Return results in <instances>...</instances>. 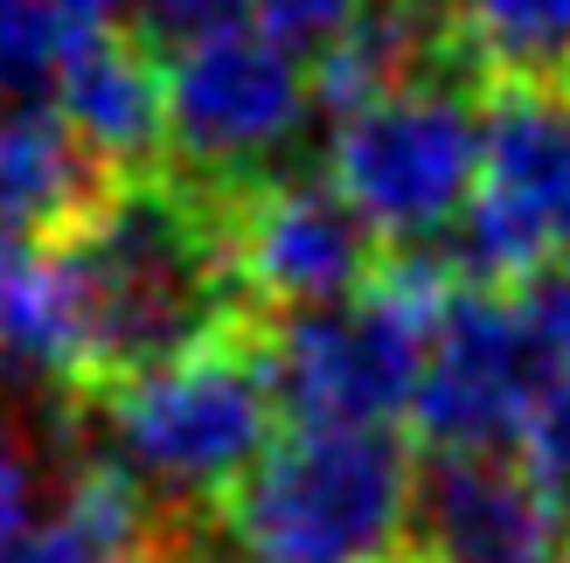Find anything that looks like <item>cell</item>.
<instances>
[{"label":"cell","mask_w":570,"mask_h":563,"mask_svg":"<svg viewBox=\"0 0 570 563\" xmlns=\"http://www.w3.org/2000/svg\"><path fill=\"white\" fill-rule=\"evenodd\" d=\"M313 83L306 63L265 42L258 28H230L181 56H167V154L160 167L188 188L230 195L306 175L299 154L313 139Z\"/></svg>","instance_id":"cell-6"},{"label":"cell","mask_w":570,"mask_h":563,"mask_svg":"<svg viewBox=\"0 0 570 563\" xmlns=\"http://www.w3.org/2000/svg\"><path fill=\"white\" fill-rule=\"evenodd\" d=\"M77 438L119 460L167 515H209L278 438L250 314L181 355L77 397Z\"/></svg>","instance_id":"cell-2"},{"label":"cell","mask_w":570,"mask_h":563,"mask_svg":"<svg viewBox=\"0 0 570 563\" xmlns=\"http://www.w3.org/2000/svg\"><path fill=\"white\" fill-rule=\"evenodd\" d=\"M244 14H250V0H132V8H126V36H139L167 63V56H181L195 42L244 28Z\"/></svg>","instance_id":"cell-15"},{"label":"cell","mask_w":570,"mask_h":563,"mask_svg":"<svg viewBox=\"0 0 570 563\" xmlns=\"http://www.w3.org/2000/svg\"><path fill=\"white\" fill-rule=\"evenodd\" d=\"M452 293H460V271L445 265L439 244H424L390 250L376 278L341 306L250 320L278 411H293V425H396V417H411L424 348H432V327Z\"/></svg>","instance_id":"cell-4"},{"label":"cell","mask_w":570,"mask_h":563,"mask_svg":"<svg viewBox=\"0 0 570 563\" xmlns=\"http://www.w3.org/2000/svg\"><path fill=\"white\" fill-rule=\"evenodd\" d=\"M563 563H570V550H563Z\"/></svg>","instance_id":"cell-21"},{"label":"cell","mask_w":570,"mask_h":563,"mask_svg":"<svg viewBox=\"0 0 570 563\" xmlns=\"http://www.w3.org/2000/svg\"><path fill=\"white\" fill-rule=\"evenodd\" d=\"M14 258H21V250H14V244H0V286H8V265H14Z\"/></svg>","instance_id":"cell-20"},{"label":"cell","mask_w":570,"mask_h":563,"mask_svg":"<svg viewBox=\"0 0 570 563\" xmlns=\"http://www.w3.org/2000/svg\"><path fill=\"white\" fill-rule=\"evenodd\" d=\"M439 250L480 293H515L535 265L570 258V83L480 91V181Z\"/></svg>","instance_id":"cell-7"},{"label":"cell","mask_w":570,"mask_h":563,"mask_svg":"<svg viewBox=\"0 0 570 563\" xmlns=\"http://www.w3.org/2000/svg\"><path fill=\"white\" fill-rule=\"evenodd\" d=\"M515 320L529 327V342L535 355L550 362V376L570 383V258H550V265H535L522 286H515Z\"/></svg>","instance_id":"cell-17"},{"label":"cell","mask_w":570,"mask_h":563,"mask_svg":"<svg viewBox=\"0 0 570 563\" xmlns=\"http://www.w3.org/2000/svg\"><path fill=\"white\" fill-rule=\"evenodd\" d=\"M49 250L77 314V397L244 320L223 250V203L167 167L111 181L105 203Z\"/></svg>","instance_id":"cell-1"},{"label":"cell","mask_w":570,"mask_h":563,"mask_svg":"<svg viewBox=\"0 0 570 563\" xmlns=\"http://www.w3.org/2000/svg\"><path fill=\"white\" fill-rule=\"evenodd\" d=\"M439 14L480 83L570 77V0H439Z\"/></svg>","instance_id":"cell-12"},{"label":"cell","mask_w":570,"mask_h":563,"mask_svg":"<svg viewBox=\"0 0 570 563\" xmlns=\"http://www.w3.org/2000/svg\"><path fill=\"white\" fill-rule=\"evenodd\" d=\"M411 563H563L570 522L522 453H417Z\"/></svg>","instance_id":"cell-10"},{"label":"cell","mask_w":570,"mask_h":563,"mask_svg":"<svg viewBox=\"0 0 570 563\" xmlns=\"http://www.w3.org/2000/svg\"><path fill=\"white\" fill-rule=\"evenodd\" d=\"M550 362L501 293L460 286L432 327L411 425L424 453H522L535 411L550 397Z\"/></svg>","instance_id":"cell-9"},{"label":"cell","mask_w":570,"mask_h":563,"mask_svg":"<svg viewBox=\"0 0 570 563\" xmlns=\"http://www.w3.org/2000/svg\"><path fill=\"white\" fill-rule=\"evenodd\" d=\"M480 83L466 63H439L368 98L327 132V181L383 250L445 244L480 181Z\"/></svg>","instance_id":"cell-5"},{"label":"cell","mask_w":570,"mask_h":563,"mask_svg":"<svg viewBox=\"0 0 570 563\" xmlns=\"http://www.w3.org/2000/svg\"><path fill=\"white\" fill-rule=\"evenodd\" d=\"M522 460L535 466V481L557 494V508L570 522V383H550L543 411H535V425L522 438Z\"/></svg>","instance_id":"cell-18"},{"label":"cell","mask_w":570,"mask_h":563,"mask_svg":"<svg viewBox=\"0 0 570 563\" xmlns=\"http://www.w3.org/2000/svg\"><path fill=\"white\" fill-rule=\"evenodd\" d=\"M63 49H70V36L49 14V0H0V111L42 105Z\"/></svg>","instance_id":"cell-14"},{"label":"cell","mask_w":570,"mask_h":563,"mask_svg":"<svg viewBox=\"0 0 570 563\" xmlns=\"http://www.w3.org/2000/svg\"><path fill=\"white\" fill-rule=\"evenodd\" d=\"M56 119L111 181L154 175L167 154V63L126 28L70 36L56 63Z\"/></svg>","instance_id":"cell-11"},{"label":"cell","mask_w":570,"mask_h":563,"mask_svg":"<svg viewBox=\"0 0 570 563\" xmlns=\"http://www.w3.org/2000/svg\"><path fill=\"white\" fill-rule=\"evenodd\" d=\"M223 250H230V278H237V299L250 320L341 306L390 258L376 230L313 167L230 195L223 203Z\"/></svg>","instance_id":"cell-8"},{"label":"cell","mask_w":570,"mask_h":563,"mask_svg":"<svg viewBox=\"0 0 570 563\" xmlns=\"http://www.w3.org/2000/svg\"><path fill=\"white\" fill-rule=\"evenodd\" d=\"M132 0H49V14L63 21V36H105V28H126Z\"/></svg>","instance_id":"cell-19"},{"label":"cell","mask_w":570,"mask_h":563,"mask_svg":"<svg viewBox=\"0 0 570 563\" xmlns=\"http://www.w3.org/2000/svg\"><path fill=\"white\" fill-rule=\"evenodd\" d=\"M411 466L396 425H278L195 529L216 563H411Z\"/></svg>","instance_id":"cell-3"},{"label":"cell","mask_w":570,"mask_h":563,"mask_svg":"<svg viewBox=\"0 0 570 563\" xmlns=\"http://www.w3.org/2000/svg\"><path fill=\"white\" fill-rule=\"evenodd\" d=\"M362 0H250V21H258V36L278 42L285 56H299L313 70L321 56L355 28Z\"/></svg>","instance_id":"cell-16"},{"label":"cell","mask_w":570,"mask_h":563,"mask_svg":"<svg viewBox=\"0 0 570 563\" xmlns=\"http://www.w3.org/2000/svg\"><path fill=\"white\" fill-rule=\"evenodd\" d=\"M563 83H570V77H563Z\"/></svg>","instance_id":"cell-22"},{"label":"cell","mask_w":570,"mask_h":563,"mask_svg":"<svg viewBox=\"0 0 570 563\" xmlns=\"http://www.w3.org/2000/svg\"><path fill=\"white\" fill-rule=\"evenodd\" d=\"M70 445H77V404L0 389V563L36 529V501L42 487H56L49 473H63Z\"/></svg>","instance_id":"cell-13"}]
</instances>
